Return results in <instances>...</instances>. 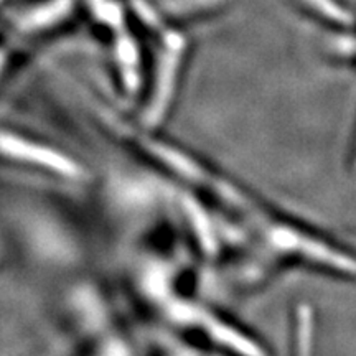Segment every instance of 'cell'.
I'll return each mask as SVG.
<instances>
[{
  "label": "cell",
  "instance_id": "cell-1",
  "mask_svg": "<svg viewBox=\"0 0 356 356\" xmlns=\"http://www.w3.org/2000/svg\"><path fill=\"white\" fill-rule=\"evenodd\" d=\"M0 150L8 155H12V157L24 159V160H29V162L37 163V165L53 168V170L63 173V175L76 177L81 173L76 163L71 162V160H68V157H63V155L56 154L55 150L44 149V147L32 144V142L17 139V137L3 136V134H0Z\"/></svg>",
  "mask_w": 356,
  "mask_h": 356
}]
</instances>
